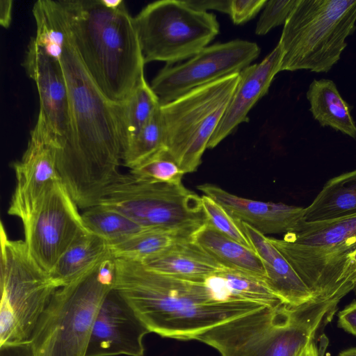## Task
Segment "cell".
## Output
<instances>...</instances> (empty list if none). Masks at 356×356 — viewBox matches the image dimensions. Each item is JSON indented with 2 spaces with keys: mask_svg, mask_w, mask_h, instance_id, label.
Instances as JSON below:
<instances>
[{
  "mask_svg": "<svg viewBox=\"0 0 356 356\" xmlns=\"http://www.w3.org/2000/svg\"><path fill=\"white\" fill-rule=\"evenodd\" d=\"M268 238L296 272L354 241L356 215L314 222L302 220L283 238Z\"/></svg>",
  "mask_w": 356,
  "mask_h": 356,
  "instance_id": "9a60e30c",
  "label": "cell"
},
{
  "mask_svg": "<svg viewBox=\"0 0 356 356\" xmlns=\"http://www.w3.org/2000/svg\"><path fill=\"white\" fill-rule=\"evenodd\" d=\"M15 186L8 213L25 222L49 187L60 181L56 167L55 148L30 134L21 159L13 163Z\"/></svg>",
  "mask_w": 356,
  "mask_h": 356,
  "instance_id": "2e32d148",
  "label": "cell"
},
{
  "mask_svg": "<svg viewBox=\"0 0 356 356\" xmlns=\"http://www.w3.org/2000/svg\"><path fill=\"white\" fill-rule=\"evenodd\" d=\"M325 344L321 343L318 346L315 340L311 341L298 356H323L325 353Z\"/></svg>",
  "mask_w": 356,
  "mask_h": 356,
  "instance_id": "ab89813d",
  "label": "cell"
},
{
  "mask_svg": "<svg viewBox=\"0 0 356 356\" xmlns=\"http://www.w3.org/2000/svg\"><path fill=\"white\" fill-rule=\"evenodd\" d=\"M218 274L222 277L234 302L253 303L265 307H277L284 304L264 279L225 267Z\"/></svg>",
  "mask_w": 356,
  "mask_h": 356,
  "instance_id": "f1b7e54d",
  "label": "cell"
},
{
  "mask_svg": "<svg viewBox=\"0 0 356 356\" xmlns=\"http://www.w3.org/2000/svg\"><path fill=\"white\" fill-rule=\"evenodd\" d=\"M100 204L118 211L144 228L192 238L207 222L201 196L182 184L148 182L120 173Z\"/></svg>",
  "mask_w": 356,
  "mask_h": 356,
  "instance_id": "52a82bcc",
  "label": "cell"
},
{
  "mask_svg": "<svg viewBox=\"0 0 356 356\" xmlns=\"http://www.w3.org/2000/svg\"><path fill=\"white\" fill-rule=\"evenodd\" d=\"M313 118L322 127H330L356 138V125L350 107L330 79H314L306 93Z\"/></svg>",
  "mask_w": 356,
  "mask_h": 356,
  "instance_id": "cb8c5ba5",
  "label": "cell"
},
{
  "mask_svg": "<svg viewBox=\"0 0 356 356\" xmlns=\"http://www.w3.org/2000/svg\"><path fill=\"white\" fill-rule=\"evenodd\" d=\"M188 239L192 238H184L162 229L145 228L109 247L115 259L143 262L173 244Z\"/></svg>",
  "mask_w": 356,
  "mask_h": 356,
  "instance_id": "4316f807",
  "label": "cell"
},
{
  "mask_svg": "<svg viewBox=\"0 0 356 356\" xmlns=\"http://www.w3.org/2000/svg\"><path fill=\"white\" fill-rule=\"evenodd\" d=\"M192 8L203 12L214 10L229 15L230 0H185Z\"/></svg>",
  "mask_w": 356,
  "mask_h": 356,
  "instance_id": "d590c367",
  "label": "cell"
},
{
  "mask_svg": "<svg viewBox=\"0 0 356 356\" xmlns=\"http://www.w3.org/2000/svg\"><path fill=\"white\" fill-rule=\"evenodd\" d=\"M0 241L1 346L31 341L58 287L33 259L24 241L8 238L3 223Z\"/></svg>",
  "mask_w": 356,
  "mask_h": 356,
  "instance_id": "8992f818",
  "label": "cell"
},
{
  "mask_svg": "<svg viewBox=\"0 0 356 356\" xmlns=\"http://www.w3.org/2000/svg\"><path fill=\"white\" fill-rule=\"evenodd\" d=\"M101 1L106 7L111 9L118 8L124 2L123 0H101Z\"/></svg>",
  "mask_w": 356,
  "mask_h": 356,
  "instance_id": "60d3db41",
  "label": "cell"
},
{
  "mask_svg": "<svg viewBox=\"0 0 356 356\" xmlns=\"http://www.w3.org/2000/svg\"><path fill=\"white\" fill-rule=\"evenodd\" d=\"M79 207L60 181L53 183L23 222L24 242L47 273L80 236L88 232Z\"/></svg>",
  "mask_w": 356,
  "mask_h": 356,
  "instance_id": "8fae6325",
  "label": "cell"
},
{
  "mask_svg": "<svg viewBox=\"0 0 356 356\" xmlns=\"http://www.w3.org/2000/svg\"><path fill=\"white\" fill-rule=\"evenodd\" d=\"M0 356H37L31 341L0 346Z\"/></svg>",
  "mask_w": 356,
  "mask_h": 356,
  "instance_id": "8d00e7d4",
  "label": "cell"
},
{
  "mask_svg": "<svg viewBox=\"0 0 356 356\" xmlns=\"http://www.w3.org/2000/svg\"><path fill=\"white\" fill-rule=\"evenodd\" d=\"M356 215V170L330 179L312 204L303 221L314 222Z\"/></svg>",
  "mask_w": 356,
  "mask_h": 356,
  "instance_id": "7402d4cb",
  "label": "cell"
},
{
  "mask_svg": "<svg viewBox=\"0 0 356 356\" xmlns=\"http://www.w3.org/2000/svg\"><path fill=\"white\" fill-rule=\"evenodd\" d=\"M148 329L113 288L97 314L85 356H143Z\"/></svg>",
  "mask_w": 356,
  "mask_h": 356,
  "instance_id": "5bb4252c",
  "label": "cell"
},
{
  "mask_svg": "<svg viewBox=\"0 0 356 356\" xmlns=\"http://www.w3.org/2000/svg\"><path fill=\"white\" fill-rule=\"evenodd\" d=\"M23 65L37 88L40 109L30 134L61 149L70 129V99L60 60H56L31 40Z\"/></svg>",
  "mask_w": 356,
  "mask_h": 356,
  "instance_id": "4fadbf2b",
  "label": "cell"
},
{
  "mask_svg": "<svg viewBox=\"0 0 356 356\" xmlns=\"http://www.w3.org/2000/svg\"><path fill=\"white\" fill-rule=\"evenodd\" d=\"M356 30V0H298L278 42L281 71L327 72Z\"/></svg>",
  "mask_w": 356,
  "mask_h": 356,
  "instance_id": "5b68a950",
  "label": "cell"
},
{
  "mask_svg": "<svg viewBox=\"0 0 356 356\" xmlns=\"http://www.w3.org/2000/svg\"><path fill=\"white\" fill-rule=\"evenodd\" d=\"M112 256L109 244L88 231L66 250L49 275L58 288L68 285Z\"/></svg>",
  "mask_w": 356,
  "mask_h": 356,
  "instance_id": "603a6c76",
  "label": "cell"
},
{
  "mask_svg": "<svg viewBox=\"0 0 356 356\" xmlns=\"http://www.w3.org/2000/svg\"><path fill=\"white\" fill-rule=\"evenodd\" d=\"M55 330V319L48 306L31 339L35 346L37 356H52Z\"/></svg>",
  "mask_w": 356,
  "mask_h": 356,
  "instance_id": "836d02e7",
  "label": "cell"
},
{
  "mask_svg": "<svg viewBox=\"0 0 356 356\" xmlns=\"http://www.w3.org/2000/svg\"><path fill=\"white\" fill-rule=\"evenodd\" d=\"M259 54L257 44L247 40H234L207 46L183 63L165 65L150 86L160 104H165L197 87L239 74Z\"/></svg>",
  "mask_w": 356,
  "mask_h": 356,
  "instance_id": "7c38bea8",
  "label": "cell"
},
{
  "mask_svg": "<svg viewBox=\"0 0 356 356\" xmlns=\"http://www.w3.org/2000/svg\"><path fill=\"white\" fill-rule=\"evenodd\" d=\"M193 240L223 267L266 280L265 268L256 252L218 231L209 222L196 231Z\"/></svg>",
  "mask_w": 356,
  "mask_h": 356,
  "instance_id": "44dd1931",
  "label": "cell"
},
{
  "mask_svg": "<svg viewBox=\"0 0 356 356\" xmlns=\"http://www.w3.org/2000/svg\"><path fill=\"white\" fill-rule=\"evenodd\" d=\"M70 99V129L56 152L60 179L79 209L99 204L120 173L123 147L114 104L102 93L83 65L67 28L60 58Z\"/></svg>",
  "mask_w": 356,
  "mask_h": 356,
  "instance_id": "6da1fadb",
  "label": "cell"
},
{
  "mask_svg": "<svg viewBox=\"0 0 356 356\" xmlns=\"http://www.w3.org/2000/svg\"><path fill=\"white\" fill-rule=\"evenodd\" d=\"M201 200L208 222L223 234L254 250L241 228L238 220L231 216L219 203L211 197L203 195L201 196Z\"/></svg>",
  "mask_w": 356,
  "mask_h": 356,
  "instance_id": "1f68e13d",
  "label": "cell"
},
{
  "mask_svg": "<svg viewBox=\"0 0 356 356\" xmlns=\"http://www.w3.org/2000/svg\"><path fill=\"white\" fill-rule=\"evenodd\" d=\"M197 188L219 203L235 220L247 223L264 235L287 234L303 220V207L244 198L209 183L198 185Z\"/></svg>",
  "mask_w": 356,
  "mask_h": 356,
  "instance_id": "ac0fdd59",
  "label": "cell"
},
{
  "mask_svg": "<svg viewBox=\"0 0 356 356\" xmlns=\"http://www.w3.org/2000/svg\"><path fill=\"white\" fill-rule=\"evenodd\" d=\"M338 325L356 336V302H353L339 312Z\"/></svg>",
  "mask_w": 356,
  "mask_h": 356,
  "instance_id": "74e56055",
  "label": "cell"
},
{
  "mask_svg": "<svg viewBox=\"0 0 356 356\" xmlns=\"http://www.w3.org/2000/svg\"><path fill=\"white\" fill-rule=\"evenodd\" d=\"M12 0L0 1V24L3 28H8L12 20Z\"/></svg>",
  "mask_w": 356,
  "mask_h": 356,
  "instance_id": "f35d334b",
  "label": "cell"
},
{
  "mask_svg": "<svg viewBox=\"0 0 356 356\" xmlns=\"http://www.w3.org/2000/svg\"><path fill=\"white\" fill-rule=\"evenodd\" d=\"M163 149H166L165 129L159 106L126 148L123 165L131 170Z\"/></svg>",
  "mask_w": 356,
  "mask_h": 356,
  "instance_id": "f546056e",
  "label": "cell"
},
{
  "mask_svg": "<svg viewBox=\"0 0 356 356\" xmlns=\"http://www.w3.org/2000/svg\"><path fill=\"white\" fill-rule=\"evenodd\" d=\"M239 225L266 270V282L273 292L289 307H298L314 300L313 293L268 236L245 222Z\"/></svg>",
  "mask_w": 356,
  "mask_h": 356,
  "instance_id": "d6986e66",
  "label": "cell"
},
{
  "mask_svg": "<svg viewBox=\"0 0 356 356\" xmlns=\"http://www.w3.org/2000/svg\"><path fill=\"white\" fill-rule=\"evenodd\" d=\"M145 63L172 65L191 58L214 39L219 24L214 14L195 10L185 0H161L134 17Z\"/></svg>",
  "mask_w": 356,
  "mask_h": 356,
  "instance_id": "9c48e42d",
  "label": "cell"
},
{
  "mask_svg": "<svg viewBox=\"0 0 356 356\" xmlns=\"http://www.w3.org/2000/svg\"><path fill=\"white\" fill-rule=\"evenodd\" d=\"M338 356H356V347L345 350L341 352Z\"/></svg>",
  "mask_w": 356,
  "mask_h": 356,
  "instance_id": "b9f144b4",
  "label": "cell"
},
{
  "mask_svg": "<svg viewBox=\"0 0 356 356\" xmlns=\"http://www.w3.org/2000/svg\"><path fill=\"white\" fill-rule=\"evenodd\" d=\"M338 300H313L298 307H264L224 322L195 340L220 356H298L327 323Z\"/></svg>",
  "mask_w": 356,
  "mask_h": 356,
  "instance_id": "277c9868",
  "label": "cell"
},
{
  "mask_svg": "<svg viewBox=\"0 0 356 356\" xmlns=\"http://www.w3.org/2000/svg\"><path fill=\"white\" fill-rule=\"evenodd\" d=\"M298 0L267 1L255 28L257 35H264L271 29L286 23Z\"/></svg>",
  "mask_w": 356,
  "mask_h": 356,
  "instance_id": "d6a6232c",
  "label": "cell"
},
{
  "mask_svg": "<svg viewBox=\"0 0 356 356\" xmlns=\"http://www.w3.org/2000/svg\"><path fill=\"white\" fill-rule=\"evenodd\" d=\"M267 0H230L229 16L234 24H244L264 7Z\"/></svg>",
  "mask_w": 356,
  "mask_h": 356,
  "instance_id": "e575fe53",
  "label": "cell"
},
{
  "mask_svg": "<svg viewBox=\"0 0 356 356\" xmlns=\"http://www.w3.org/2000/svg\"><path fill=\"white\" fill-rule=\"evenodd\" d=\"M69 33L88 74L113 104L124 102L145 76L134 17L124 2L118 8L101 0H61Z\"/></svg>",
  "mask_w": 356,
  "mask_h": 356,
  "instance_id": "3957f363",
  "label": "cell"
},
{
  "mask_svg": "<svg viewBox=\"0 0 356 356\" xmlns=\"http://www.w3.org/2000/svg\"><path fill=\"white\" fill-rule=\"evenodd\" d=\"M114 277V257L110 256L57 289L49 305L56 322L52 356H85L97 314Z\"/></svg>",
  "mask_w": 356,
  "mask_h": 356,
  "instance_id": "30bf717a",
  "label": "cell"
},
{
  "mask_svg": "<svg viewBox=\"0 0 356 356\" xmlns=\"http://www.w3.org/2000/svg\"><path fill=\"white\" fill-rule=\"evenodd\" d=\"M140 263L154 272L193 280L207 279L224 268L193 238L177 242Z\"/></svg>",
  "mask_w": 356,
  "mask_h": 356,
  "instance_id": "ffe728a7",
  "label": "cell"
},
{
  "mask_svg": "<svg viewBox=\"0 0 356 356\" xmlns=\"http://www.w3.org/2000/svg\"><path fill=\"white\" fill-rule=\"evenodd\" d=\"M32 12L36 33L31 40L49 56L60 60L67 39V25L61 0H38Z\"/></svg>",
  "mask_w": 356,
  "mask_h": 356,
  "instance_id": "484cf974",
  "label": "cell"
},
{
  "mask_svg": "<svg viewBox=\"0 0 356 356\" xmlns=\"http://www.w3.org/2000/svg\"><path fill=\"white\" fill-rule=\"evenodd\" d=\"M348 259L356 270V250L348 254Z\"/></svg>",
  "mask_w": 356,
  "mask_h": 356,
  "instance_id": "7bdbcfd3",
  "label": "cell"
},
{
  "mask_svg": "<svg viewBox=\"0 0 356 356\" xmlns=\"http://www.w3.org/2000/svg\"><path fill=\"white\" fill-rule=\"evenodd\" d=\"M282 51L279 43L259 63L250 65L239 73V79L224 115L213 134L208 149L216 147L241 123L268 91L275 76L280 72Z\"/></svg>",
  "mask_w": 356,
  "mask_h": 356,
  "instance_id": "e0dca14e",
  "label": "cell"
},
{
  "mask_svg": "<svg viewBox=\"0 0 356 356\" xmlns=\"http://www.w3.org/2000/svg\"><path fill=\"white\" fill-rule=\"evenodd\" d=\"M81 215L87 229L109 245L145 229L126 215L100 204L85 209Z\"/></svg>",
  "mask_w": 356,
  "mask_h": 356,
  "instance_id": "83f0119b",
  "label": "cell"
},
{
  "mask_svg": "<svg viewBox=\"0 0 356 356\" xmlns=\"http://www.w3.org/2000/svg\"><path fill=\"white\" fill-rule=\"evenodd\" d=\"M238 79L239 74H232L161 104L166 150L185 174L202 163Z\"/></svg>",
  "mask_w": 356,
  "mask_h": 356,
  "instance_id": "ba28073f",
  "label": "cell"
},
{
  "mask_svg": "<svg viewBox=\"0 0 356 356\" xmlns=\"http://www.w3.org/2000/svg\"><path fill=\"white\" fill-rule=\"evenodd\" d=\"M129 172L145 181L171 184H182L185 174L166 149L160 151Z\"/></svg>",
  "mask_w": 356,
  "mask_h": 356,
  "instance_id": "4dcf8cb0",
  "label": "cell"
},
{
  "mask_svg": "<svg viewBox=\"0 0 356 356\" xmlns=\"http://www.w3.org/2000/svg\"><path fill=\"white\" fill-rule=\"evenodd\" d=\"M160 105L158 96L145 76L124 102L114 104L124 152Z\"/></svg>",
  "mask_w": 356,
  "mask_h": 356,
  "instance_id": "d4e9b609",
  "label": "cell"
},
{
  "mask_svg": "<svg viewBox=\"0 0 356 356\" xmlns=\"http://www.w3.org/2000/svg\"><path fill=\"white\" fill-rule=\"evenodd\" d=\"M113 289L148 329L161 337L195 340L224 322L265 306L220 303L209 277L202 280L163 275L142 263L114 258Z\"/></svg>",
  "mask_w": 356,
  "mask_h": 356,
  "instance_id": "7a4b0ae2",
  "label": "cell"
}]
</instances>
